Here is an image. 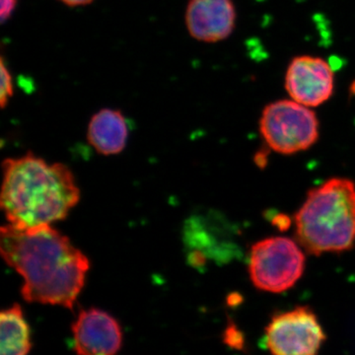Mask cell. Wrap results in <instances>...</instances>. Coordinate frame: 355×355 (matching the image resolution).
I'll use <instances>...</instances> for the list:
<instances>
[{
    "label": "cell",
    "instance_id": "6",
    "mask_svg": "<svg viewBox=\"0 0 355 355\" xmlns=\"http://www.w3.org/2000/svg\"><path fill=\"white\" fill-rule=\"evenodd\" d=\"M324 340L316 315L307 307L277 315L266 329V347L273 354H315Z\"/></svg>",
    "mask_w": 355,
    "mask_h": 355
},
{
    "label": "cell",
    "instance_id": "1",
    "mask_svg": "<svg viewBox=\"0 0 355 355\" xmlns=\"http://www.w3.org/2000/svg\"><path fill=\"white\" fill-rule=\"evenodd\" d=\"M0 252L24 279L21 295L26 302L73 308L90 263L67 236L51 225L26 229L7 224L0 230Z\"/></svg>",
    "mask_w": 355,
    "mask_h": 355
},
{
    "label": "cell",
    "instance_id": "2",
    "mask_svg": "<svg viewBox=\"0 0 355 355\" xmlns=\"http://www.w3.org/2000/svg\"><path fill=\"white\" fill-rule=\"evenodd\" d=\"M0 205L9 224L19 228L51 225L62 220L80 198L69 168L49 164L32 153L2 163Z\"/></svg>",
    "mask_w": 355,
    "mask_h": 355
},
{
    "label": "cell",
    "instance_id": "4",
    "mask_svg": "<svg viewBox=\"0 0 355 355\" xmlns=\"http://www.w3.org/2000/svg\"><path fill=\"white\" fill-rule=\"evenodd\" d=\"M260 130L270 149L289 155L315 144L319 137V121L312 108L291 98L270 103L263 109Z\"/></svg>",
    "mask_w": 355,
    "mask_h": 355
},
{
    "label": "cell",
    "instance_id": "5",
    "mask_svg": "<svg viewBox=\"0 0 355 355\" xmlns=\"http://www.w3.org/2000/svg\"><path fill=\"white\" fill-rule=\"evenodd\" d=\"M304 268L302 250L289 238H266L256 243L250 252V277L261 291H288L302 277Z\"/></svg>",
    "mask_w": 355,
    "mask_h": 355
},
{
    "label": "cell",
    "instance_id": "7",
    "mask_svg": "<svg viewBox=\"0 0 355 355\" xmlns=\"http://www.w3.org/2000/svg\"><path fill=\"white\" fill-rule=\"evenodd\" d=\"M286 89L292 100L310 107L321 106L334 94L335 74L321 58H294L286 74Z\"/></svg>",
    "mask_w": 355,
    "mask_h": 355
},
{
    "label": "cell",
    "instance_id": "9",
    "mask_svg": "<svg viewBox=\"0 0 355 355\" xmlns=\"http://www.w3.org/2000/svg\"><path fill=\"white\" fill-rule=\"evenodd\" d=\"M233 228L216 214L193 216L184 226V240L193 251L217 261H228L240 254Z\"/></svg>",
    "mask_w": 355,
    "mask_h": 355
},
{
    "label": "cell",
    "instance_id": "14",
    "mask_svg": "<svg viewBox=\"0 0 355 355\" xmlns=\"http://www.w3.org/2000/svg\"><path fill=\"white\" fill-rule=\"evenodd\" d=\"M225 342L228 343L230 347H241L243 345V340L240 334L236 331L235 327H228L227 331L225 333Z\"/></svg>",
    "mask_w": 355,
    "mask_h": 355
},
{
    "label": "cell",
    "instance_id": "8",
    "mask_svg": "<svg viewBox=\"0 0 355 355\" xmlns=\"http://www.w3.org/2000/svg\"><path fill=\"white\" fill-rule=\"evenodd\" d=\"M71 329L77 354L112 355L121 349L120 324L104 311L96 308L81 311Z\"/></svg>",
    "mask_w": 355,
    "mask_h": 355
},
{
    "label": "cell",
    "instance_id": "11",
    "mask_svg": "<svg viewBox=\"0 0 355 355\" xmlns=\"http://www.w3.org/2000/svg\"><path fill=\"white\" fill-rule=\"evenodd\" d=\"M128 127L125 116L118 110L102 109L91 118L87 139L98 153L114 155L127 146Z\"/></svg>",
    "mask_w": 355,
    "mask_h": 355
},
{
    "label": "cell",
    "instance_id": "12",
    "mask_svg": "<svg viewBox=\"0 0 355 355\" xmlns=\"http://www.w3.org/2000/svg\"><path fill=\"white\" fill-rule=\"evenodd\" d=\"M0 334L2 355H24L31 350L30 328L17 303L0 314Z\"/></svg>",
    "mask_w": 355,
    "mask_h": 355
},
{
    "label": "cell",
    "instance_id": "10",
    "mask_svg": "<svg viewBox=\"0 0 355 355\" xmlns=\"http://www.w3.org/2000/svg\"><path fill=\"white\" fill-rule=\"evenodd\" d=\"M236 17L232 0H190L187 6L186 25L193 39L216 43L232 34Z\"/></svg>",
    "mask_w": 355,
    "mask_h": 355
},
{
    "label": "cell",
    "instance_id": "16",
    "mask_svg": "<svg viewBox=\"0 0 355 355\" xmlns=\"http://www.w3.org/2000/svg\"><path fill=\"white\" fill-rule=\"evenodd\" d=\"M60 1H62V3L65 4V6L76 7L88 6V4H90L93 0H60Z\"/></svg>",
    "mask_w": 355,
    "mask_h": 355
},
{
    "label": "cell",
    "instance_id": "3",
    "mask_svg": "<svg viewBox=\"0 0 355 355\" xmlns=\"http://www.w3.org/2000/svg\"><path fill=\"white\" fill-rule=\"evenodd\" d=\"M296 239L313 254L349 251L355 242V184L333 178L308 193L295 216Z\"/></svg>",
    "mask_w": 355,
    "mask_h": 355
},
{
    "label": "cell",
    "instance_id": "13",
    "mask_svg": "<svg viewBox=\"0 0 355 355\" xmlns=\"http://www.w3.org/2000/svg\"><path fill=\"white\" fill-rule=\"evenodd\" d=\"M1 83H0V106L2 109L6 108V105L8 104L9 99L13 96V83L12 76L10 72L7 69L4 58H1Z\"/></svg>",
    "mask_w": 355,
    "mask_h": 355
},
{
    "label": "cell",
    "instance_id": "15",
    "mask_svg": "<svg viewBox=\"0 0 355 355\" xmlns=\"http://www.w3.org/2000/svg\"><path fill=\"white\" fill-rule=\"evenodd\" d=\"M16 4H17V0H1L0 17H1L2 23L6 22L12 15L13 11L16 8Z\"/></svg>",
    "mask_w": 355,
    "mask_h": 355
}]
</instances>
